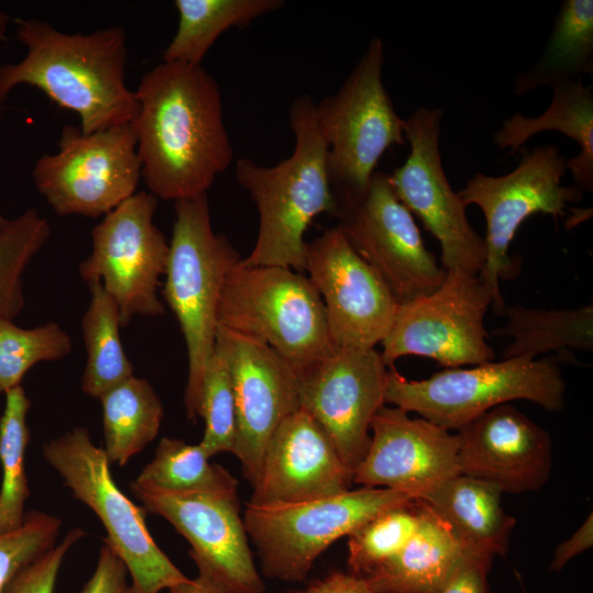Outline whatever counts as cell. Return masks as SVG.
I'll return each instance as SVG.
<instances>
[{
  "label": "cell",
  "mask_w": 593,
  "mask_h": 593,
  "mask_svg": "<svg viewBox=\"0 0 593 593\" xmlns=\"http://www.w3.org/2000/svg\"><path fill=\"white\" fill-rule=\"evenodd\" d=\"M502 315L506 323L493 334L512 338L503 350V359L593 349L592 304L560 310L505 305Z\"/></svg>",
  "instance_id": "27"
},
{
  "label": "cell",
  "mask_w": 593,
  "mask_h": 593,
  "mask_svg": "<svg viewBox=\"0 0 593 593\" xmlns=\"http://www.w3.org/2000/svg\"><path fill=\"white\" fill-rule=\"evenodd\" d=\"M86 533L70 529L60 542L23 567L5 585L2 593H54L57 575L69 549Z\"/></svg>",
  "instance_id": "38"
},
{
  "label": "cell",
  "mask_w": 593,
  "mask_h": 593,
  "mask_svg": "<svg viewBox=\"0 0 593 593\" xmlns=\"http://www.w3.org/2000/svg\"><path fill=\"white\" fill-rule=\"evenodd\" d=\"M103 414V448L111 462L124 466L158 435L164 407L152 384L130 377L100 399Z\"/></svg>",
  "instance_id": "29"
},
{
  "label": "cell",
  "mask_w": 593,
  "mask_h": 593,
  "mask_svg": "<svg viewBox=\"0 0 593 593\" xmlns=\"http://www.w3.org/2000/svg\"><path fill=\"white\" fill-rule=\"evenodd\" d=\"M413 500L390 489L361 486L298 503H247L243 519L264 573L301 582L317 557L338 538L349 536L381 512Z\"/></svg>",
  "instance_id": "9"
},
{
  "label": "cell",
  "mask_w": 593,
  "mask_h": 593,
  "mask_svg": "<svg viewBox=\"0 0 593 593\" xmlns=\"http://www.w3.org/2000/svg\"><path fill=\"white\" fill-rule=\"evenodd\" d=\"M566 160L553 145L523 148L514 170L497 177L477 172L458 191L467 206L477 205L485 217L486 258L478 276L492 293L495 314L502 315L505 307L500 281L518 272V260L508 248L524 221L537 213L564 216L568 204L583 198L575 184H561Z\"/></svg>",
  "instance_id": "10"
},
{
  "label": "cell",
  "mask_w": 593,
  "mask_h": 593,
  "mask_svg": "<svg viewBox=\"0 0 593 593\" xmlns=\"http://www.w3.org/2000/svg\"><path fill=\"white\" fill-rule=\"evenodd\" d=\"M90 302L81 321L87 363L81 378L82 391L100 399L112 388L134 376L121 337V321L114 301L98 280L88 282Z\"/></svg>",
  "instance_id": "30"
},
{
  "label": "cell",
  "mask_w": 593,
  "mask_h": 593,
  "mask_svg": "<svg viewBox=\"0 0 593 593\" xmlns=\"http://www.w3.org/2000/svg\"><path fill=\"white\" fill-rule=\"evenodd\" d=\"M407 544L365 575L376 593H436L465 553L449 526L423 501Z\"/></svg>",
  "instance_id": "25"
},
{
  "label": "cell",
  "mask_w": 593,
  "mask_h": 593,
  "mask_svg": "<svg viewBox=\"0 0 593 593\" xmlns=\"http://www.w3.org/2000/svg\"><path fill=\"white\" fill-rule=\"evenodd\" d=\"M353 473L321 425L304 410L287 416L271 435L248 503L287 504L349 490Z\"/></svg>",
  "instance_id": "22"
},
{
  "label": "cell",
  "mask_w": 593,
  "mask_h": 593,
  "mask_svg": "<svg viewBox=\"0 0 593 593\" xmlns=\"http://www.w3.org/2000/svg\"><path fill=\"white\" fill-rule=\"evenodd\" d=\"M51 236V225L27 209L0 228V317L15 318L25 305L23 273Z\"/></svg>",
  "instance_id": "33"
},
{
  "label": "cell",
  "mask_w": 593,
  "mask_h": 593,
  "mask_svg": "<svg viewBox=\"0 0 593 593\" xmlns=\"http://www.w3.org/2000/svg\"><path fill=\"white\" fill-rule=\"evenodd\" d=\"M10 18L7 13L0 11V43L7 40V31Z\"/></svg>",
  "instance_id": "44"
},
{
  "label": "cell",
  "mask_w": 593,
  "mask_h": 593,
  "mask_svg": "<svg viewBox=\"0 0 593 593\" xmlns=\"http://www.w3.org/2000/svg\"><path fill=\"white\" fill-rule=\"evenodd\" d=\"M282 0H176L178 27L163 61L201 65L217 37L280 9Z\"/></svg>",
  "instance_id": "28"
},
{
  "label": "cell",
  "mask_w": 593,
  "mask_h": 593,
  "mask_svg": "<svg viewBox=\"0 0 593 593\" xmlns=\"http://www.w3.org/2000/svg\"><path fill=\"white\" fill-rule=\"evenodd\" d=\"M304 270L322 298L334 349L382 343L400 304L337 225L306 244Z\"/></svg>",
  "instance_id": "17"
},
{
  "label": "cell",
  "mask_w": 593,
  "mask_h": 593,
  "mask_svg": "<svg viewBox=\"0 0 593 593\" xmlns=\"http://www.w3.org/2000/svg\"><path fill=\"white\" fill-rule=\"evenodd\" d=\"M15 24L26 54L19 63L0 64V102L18 86L29 85L76 112L85 134L133 122L138 101L125 82L122 27L69 34L37 19H16Z\"/></svg>",
  "instance_id": "2"
},
{
  "label": "cell",
  "mask_w": 593,
  "mask_h": 593,
  "mask_svg": "<svg viewBox=\"0 0 593 593\" xmlns=\"http://www.w3.org/2000/svg\"><path fill=\"white\" fill-rule=\"evenodd\" d=\"M593 74V0H564L544 53L515 77L514 93L581 79Z\"/></svg>",
  "instance_id": "26"
},
{
  "label": "cell",
  "mask_w": 593,
  "mask_h": 593,
  "mask_svg": "<svg viewBox=\"0 0 593 593\" xmlns=\"http://www.w3.org/2000/svg\"><path fill=\"white\" fill-rule=\"evenodd\" d=\"M9 219H5L0 212V228L8 222Z\"/></svg>",
  "instance_id": "45"
},
{
  "label": "cell",
  "mask_w": 593,
  "mask_h": 593,
  "mask_svg": "<svg viewBox=\"0 0 593 593\" xmlns=\"http://www.w3.org/2000/svg\"><path fill=\"white\" fill-rule=\"evenodd\" d=\"M514 400L536 403L549 412L564 407L566 383L552 358L521 356L445 368L423 380H409L388 369L384 401L446 429H460L484 412Z\"/></svg>",
  "instance_id": "6"
},
{
  "label": "cell",
  "mask_w": 593,
  "mask_h": 593,
  "mask_svg": "<svg viewBox=\"0 0 593 593\" xmlns=\"http://www.w3.org/2000/svg\"><path fill=\"white\" fill-rule=\"evenodd\" d=\"M336 217L349 244L377 271L399 304L429 294L443 283L446 271L426 248L389 174L376 170L365 193L338 205Z\"/></svg>",
  "instance_id": "15"
},
{
  "label": "cell",
  "mask_w": 593,
  "mask_h": 593,
  "mask_svg": "<svg viewBox=\"0 0 593 593\" xmlns=\"http://www.w3.org/2000/svg\"><path fill=\"white\" fill-rule=\"evenodd\" d=\"M175 214L163 294L186 342L183 403L194 421L202 374L214 355L223 286L242 258L226 236L213 231L208 194L176 201Z\"/></svg>",
  "instance_id": "4"
},
{
  "label": "cell",
  "mask_w": 593,
  "mask_h": 593,
  "mask_svg": "<svg viewBox=\"0 0 593 593\" xmlns=\"http://www.w3.org/2000/svg\"><path fill=\"white\" fill-rule=\"evenodd\" d=\"M593 545V517L592 513L582 525L555 549L550 570H561L572 558L591 548Z\"/></svg>",
  "instance_id": "42"
},
{
  "label": "cell",
  "mask_w": 593,
  "mask_h": 593,
  "mask_svg": "<svg viewBox=\"0 0 593 593\" xmlns=\"http://www.w3.org/2000/svg\"><path fill=\"white\" fill-rule=\"evenodd\" d=\"M209 459L199 444L164 437L134 481L169 492H237V480Z\"/></svg>",
  "instance_id": "32"
},
{
  "label": "cell",
  "mask_w": 593,
  "mask_h": 593,
  "mask_svg": "<svg viewBox=\"0 0 593 593\" xmlns=\"http://www.w3.org/2000/svg\"><path fill=\"white\" fill-rule=\"evenodd\" d=\"M32 176L57 214L104 216L136 193L142 177L132 124L90 134L65 125L58 150L41 156Z\"/></svg>",
  "instance_id": "11"
},
{
  "label": "cell",
  "mask_w": 593,
  "mask_h": 593,
  "mask_svg": "<svg viewBox=\"0 0 593 593\" xmlns=\"http://www.w3.org/2000/svg\"><path fill=\"white\" fill-rule=\"evenodd\" d=\"M296 593H376L365 577L331 572Z\"/></svg>",
  "instance_id": "41"
},
{
  "label": "cell",
  "mask_w": 593,
  "mask_h": 593,
  "mask_svg": "<svg viewBox=\"0 0 593 593\" xmlns=\"http://www.w3.org/2000/svg\"><path fill=\"white\" fill-rule=\"evenodd\" d=\"M493 559L465 550L436 593H489L488 573Z\"/></svg>",
  "instance_id": "39"
},
{
  "label": "cell",
  "mask_w": 593,
  "mask_h": 593,
  "mask_svg": "<svg viewBox=\"0 0 593 593\" xmlns=\"http://www.w3.org/2000/svg\"><path fill=\"white\" fill-rule=\"evenodd\" d=\"M383 61L382 40L373 37L338 91L315 105L337 205L362 195L382 155L406 142L404 119L382 81Z\"/></svg>",
  "instance_id": "7"
},
{
  "label": "cell",
  "mask_w": 593,
  "mask_h": 593,
  "mask_svg": "<svg viewBox=\"0 0 593 593\" xmlns=\"http://www.w3.org/2000/svg\"><path fill=\"white\" fill-rule=\"evenodd\" d=\"M419 524L417 500L376 515L348 536L350 573L365 577L396 555Z\"/></svg>",
  "instance_id": "35"
},
{
  "label": "cell",
  "mask_w": 593,
  "mask_h": 593,
  "mask_svg": "<svg viewBox=\"0 0 593 593\" xmlns=\"http://www.w3.org/2000/svg\"><path fill=\"white\" fill-rule=\"evenodd\" d=\"M217 325L267 344L298 376L334 350L320 293L287 267L239 261L224 282Z\"/></svg>",
  "instance_id": "5"
},
{
  "label": "cell",
  "mask_w": 593,
  "mask_h": 593,
  "mask_svg": "<svg viewBox=\"0 0 593 593\" xmlns=\"http://www.w3.org/2000/svg\"><path fill=\"white\" fill-rule=\"evenodd\" d=\"M135 94L131 124L148 192L175 202L206 194L234 155L215 79L202 65L163 61Z\"/></svg>",
  "instance_id": "1"
},
{
  "label": "cell",
  "mask_w": 593,
  "mask_h": 593,
  "mask_svg": "<svg viewBox=\"0 0 593 593\" xmlns=\"http://www.w3.org/2000/svg\"><path fill=\"white\" fill-rule=\"evenodd\" d=\"M123 561L104 544L91 578L79 593H132Z\"/></svg>",
  "instance_id": "40"
},
{
  "label": "cell",
  "mask_w": 593,
  "mask_h": 593,
  "mask_svg": "<svg viewBox=\"0 0 593 593\" xmlns=\"http://www.w3.org/2000/svg\"><path fill=\"white\" fill-rule=\"evenodd\" d=\"M43 456L74 497L103 524V541L125 564L132 593H160L189 579L157 546L147 529L145 510L118 488L104 449L91 441L86 427L47 441Z\"/></svg>",
  "instance_id": "8"
},
{
  "label": "cell",
  "mask_w": 593,
  "mask_h": 593,
  "mask_svg": "<svg viewBox=\"0 0 593 593\" xmlns=\"http://www.w3.org/2000/svg\"><path fill=\"white\" fill-rule=\"evenodd\" d=\"M552 99L548 109L532 118L516 112L494 133L500 149L511 148L515 154L534 135L556 131L573 139L580 147L577 156L566 160L574 184L582 191H593V85L582 79L560 82L551 87Z\"/></svg>",
  "instance_id": "24"
},
{
  "label": "cell",
  "mask_w": 593,
  "mask_h": 593,
  "mask_svg": "<svg viewBox=\"0 0 593 593\" xmlns=\"http://www.w3.org/2000/svg\"><path fill=\"white\" fill-rule=\"evenodd\" d=\"M490 289L478 275L446 271L434 292L400 304L393 325L382 340L388 368L406 356L435 360L444 368L493 361L484 317L492 306Z\"/></svg>",
  "instance_id": "12"
},
{
  "label": "cell",
  "mask_w": 593,
  "mask_h": 593,
  "mask_svg": "<svg viewBox=\"0 0 593 593\" xmlns=\"http://www.w3.org/2000/svg\"><path fill=\"white\" fill-rule=\"evenodd\" d=\"M60 525L58 517L32 511L21 526L0 533V593L23 567L55 546Z\"/></svg>",
  "instance_id": "37"
},
{
  "label": "cell",
  "mask_w": 593,
  "mask_h": 593,
  "mask_svg": "<svg viewBox=\"0 0 593 593\" xmlns=\"http://www.w3.org/2000/svg\"><path fill=\"white\" fill-rule=\"evenodd\" d=\"M443 116L441 109L419 107L404 120L410 154L389 176L399 200L439 243L441 268L479 275L485 264V243L446 177L440 154Z\"/></svg>",
  "instance_id": "14"
},
{
  "label": "cell",
  "mask_w": 593,
  "mask_h": 593,
  "mask_svg": "<svg viewBox=\"0 0 593 593\" xmlns=\"http://www.w3.org/2000/svg\"><path fill=\"white\" fill-rule=\"evenodd\" d=\"M314 101L301 94L289 108V126L294 136L290 157L275 166L251 159L236 161L238 183L249 192L259 217L256 243L243 266H280L305 269L304 234L321 213L336 217L326 166L327 145L320 131Z\"/></svg>",
  "instance_id": "3"
},
{
  "label": "cell",
  "mask_w": 593,
  "mask_h": 593,
  "mask_svg": "<svg viewBox=\"0 0 593 593\" xmlns=\"http://www.w3.org/2000/svg\"><path fill=\"white\" fill-rule=\"evenodd\" d=\"M197 416L204 421L199 443L211 458L223 451L233 452L236 438V404L232 377L224 359L214 351L200 383Z\"/></svg>",
  "instance_id": "36"
},
{
  "label": "cell",
  "mask_w": 593,
  "mask_h": 593,
  "mask_svg": "<svg viewBox=\"0 0 593 593\" xmlns=\"http://www.w3.org/2000/svg\"><path fill=\"white\" fill-rule=\"evenodd\" d=\"M70 351L68 333L55 322L22 328L12 320L0 317V393L21 385L36 363L63 359Z\"/></svg>",
  "instance_id": "34"
},
{
  "label": "cell",
  "mask_w": 593,
  "mask_h": 593,
  "mask_svg": "<svg viewBox=\"0 0 593 593\" xmlns=\"http://www.w3.org/2000/svg\"><path fill=\"white\" fill-rule=\"evenodd\" d=\"M366 455L353 482L398 491L422 500L459 472L458 439L425 418H412L398 406L383 405L370 426Z\"/></svg>",
  "instance_id": "20"
},
{
  "label": "cell",
  "mask_w": 593,
  "mask_h": 593,
  "mask_svg": "<svg viewBox=\"0 0 593 593\" xmlns=\"http://www.w3.org/2000/svg\"><path fill=\"white\" fill-rule=\"evenodd\" d=\"M168 593H227L211 580L199 575L195 579H188L168 590Z\"/></svg>",
  "instance_id": "43"
},
{
  "label": "cell",
  "mask_w": 593,
  "mask_h": 593,
  "mask_svg": "<svg viewBox=\"0 0 593 593\" xmlns=\"http://www.w3.org/2000/svg\"><path fill=\"white\" fill-rule=\"evenodd\" d=\"M144 508L167 519L190 544L202 575L227 593H262L237 492H169L131 482Z\"/></svg>",
  "instance_id": "16"
},
{
  "label": "cell",
  "mask_w": 593,
  "mask_h": 593,
  "mask_svg": "<svg viewBox=\"0 0 593 593\" xmlns=\"http://www.w3.org/2000/svg\"><path fill=\"white\" fill-rule=\"evenodd\" d=\"M502 490L485 480L457 473L424 496L465 550L493 559L505 555L516 523L501 503Z\"/></svg>",
  "instance_id": "23"
},
{
  "label": "cell",
  "mask_w": 593,
  "mask_h": 593,
  "mask_svg": "<svg viewBox=\"0 0 593 593\" xmlns=\"http://www.w3.org/2000/svg\"><path fill=\"white\" fill-rule=\"evenodd\" d=\"M157 203L155 195L139 191L107 213L91 232L90 255L79 265L82 280L102 283L122 326L134 315L165 313L157 290L169 243L154 222Z\"/></svg>",
  "instance_id": "13"
},
{
  "label": "cell",
  "mask_w": 593,
  "mask_h": 593,
  "mask_svg": "<svg viewBox=\"0 0 593 593\" xmlns=\"http://www.w3.org/2000/svg\"><path fill=\"white\" fill-rule=\"evenodd\" d=\"M388 367L374 349H334L299 374L300 409L324 429L353 473L367 452L370 426L385 405Z\"/></svg>",
  "instance_id": "18"
},
{
  "label": "cell",
  "mask_w": 593,
  "mask_h": 593,
  "mask_svg": "<svg viewBox=\"0 0 593 593\" xmlns=\"http://www.w3.org/2000/svg\"><path fill=\"white\" fill-rule=\"evenodd\" d=\"M456 436L460 473L511 493L537 491L549 479L552 448L548 432L508 403L484 412Z\"/></svg>",
  "instance_id": "21"
},
{
  "label": "cell",
  "mask_w": 593,
  "mask_h": 593,
  "mask_svg": "<svg viewBox=\"0 0 593 593\" xmlns=\"http://www.w3.org/2000/svg\"><path fill=\"white\" fill-rule=\"evenodd\" d=\"M4 395L5 405L0 416V533L22 525L24 505L30 496L24 460L31 439L26 424L31 400L22 385L9 390Z\"/></svg>",
  "instance_id": "31"
},
{
  "label": "cell",
  "mask_w": 593,
  "mask_h": 593,
  "mask_svg": "<svg viewBox=\"0 0 593 593\" xmlns=\"http://www.w3.org/2000/svg\"><path fill=\"white\" fill-rule=\"evenodd\" d=\"M214 351L232 377L236 404L233 454L254 485L266 446L279 426L300 409L299 376L276 350L253 337L217 325Z\"/></svg>",
  "instance_id": "19"
}]
</instances>
